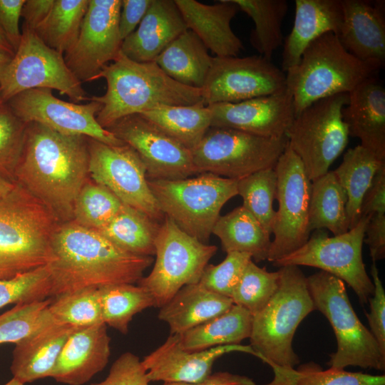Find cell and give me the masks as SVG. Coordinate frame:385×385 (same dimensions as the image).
Instances as JSON below:
<instances>
[{"label":"cell","mask_w":385,"mask_h":385,"mask_svg":"<svg viewBox=\"0 0 385 385\" xmlns=\"http://www.w3.org/2000/svg\"><path fill=\"white\" fill-rule=\"evenodd\" d=\"M88 163L87 137L29 123L15 182L61 222L69 221L76 198L88 180Z\"/></svg>","instance_id":"6da1fadb"},{"label":"cell","mask_w":385,"mask_h":385,"mask_svg":"<svg viewBox=\"0 0 385 385\" xmlns=\"http://www.w3.org/2000/svg\"><path fill=\"white\" fill-rule=\"evenodd\" d=\"M51 297L84 288L135 284L153 262L115 245L96 230L61 222L51 240Z\"/></svg>","instance_id":"7a4b0ae2"},{"label":"cell","mask_w":385,"mask_h":385,"mask_svg":"<svg viewBox=\"0 0 385 385\" xmlns=\"http://www.w3.org/2000/svg\"><path fill=\"white\" fill-rule=\"evenodd\" d=\"M98 78L106 80V91L91 99L101 104L96 120L106 129L125 116L156 108L204 103L200 88L174 81L155 61L136 62L121 51L94 80Z\"/></svg>","instance_id":"3957f363"},{"label":"cell","mask_w":385,"mask_h":385,"mask_svg":"<svg viewBox=\"0 0 385 385\" xmlns=\"http://www.w3.org/2000/svg\"><path fill=\"white\" fill-rule=\"evenodd\" d=\"M277 290L266 306L252 316L250 346L257 357L273 369L265 385H287L299 359L292 339L300 322L313 310L307 279L296 265L279 267Z\"/></svg>","instance_id":"277c9868"},{"label":"cell","mask_w":385,"mask_h":385,"mask_svg":"<svg viewBox=\"0 0 385 385\" xmlns=\"http://www.w3.org/2000/svg\"><path fill=\"white\" fill-rule=\"evenodd\" d=\"M61 222L16 183L0 199V279L51 263V240Z\"/></svg>","instance_id":"5b68a950"},{"label":"cell","mask_w":385,"mask_h":385,"mask_svg":"<svg viewBox=\"0 0 385 385\" xmlns=\"http://www.w3.org/2000/svg\"><path fill=\"white\" fill-rule=\"evenodd\" d=\"M381 68L348 52L335 34L322 35L309 44L298 64L285 73L295 115L320 99L350 93L366 79L377 76Z\"/></svg>","instance_id":"8992f818"},{"label":"cell","mask_w":385,"mask_h":385,"mask_svg":"<svg viewBox=\"0 0 385 385\" xmlns=\"http://www.w3.org/2000/svg\"><path fill=\"white\" fill-rule=\"evenodd\" d=\"M306 279L314 309L327 318L336 337L337 351L329 355V368L344 369L351 366L384 371L385 354L357 317L344 282L324 271Z\"/></svg>","instance_id":"52a82bcc"},{"label":"cell","mask_w":385,"mask_h":385,"mask_svg":"<svg viewBox=\"0 0 385 385\" xmlns=\"http://www.w3.org/2000/svg\"><path fill=\"white\" fill-rule=\"evenodd\" d=\"M197 175L148 180L163 215L190 236L207 243L221 209L237 195V180L208 173Z\"/></svg>","instance_id":"ba28073f"},{"label":"cell","mask_w":385,"mask_h":385,"mask_svg":"<svg viewBox=\"0 0 385 385\" xmlns=\"http://www.w3.org/2000/svg\"><path fill=\"white\" fill-rule=\"evenodd\" d=\"M287 143V136L265 138L229 128L210 127L191 155L197 174L208 173L238 180L274 168Z\"/></svg>","instance_id":"9c48e42d"},{"label":"cell","mask_w":385,"mask_h":385,"mask_svg":"<svg viewBox=\"0 0 385 385\" xmlns=\"http://www.w3.org/2000/svg\"><path fill=\"white\" fill-rule=\"evenodd\" d=\"M348 102L349 93L320 99L296 115L287 133L288 145L311 181L327 173L348 144L349 135L342 118Z\"/></svg>","instance_id":"30bf717a"},{"label":"cell","mask_w":385,"mask_h":385,"mask_svg":"<svg viewBox=\"0 0 385 385\" xmlns=\"http://www.w3.org/2000/svg\"><path fill=\"white\" fill-rule=\"evenodd\" d=\"M155 260L150 273L138 284L161 307L183 287L198 283L205 267L217 250L181 230L165 216L155 239Z\"/></svg>","instance_id":"8fae6325"},{"label":"cell","mask_w":385,"mask_h":385,"mask_svg":"<svg viewBox=\"0 0 385 385\" xmlns=\"http://www.w3.org/2000/svg\"><path fill=\"white\" fill-rule=\"evenodd\" d=\"M34 88L56 90L75 103L90 101L63 54L48 46L34 30L23 25L19 45L1 74L0 93L6 103Z\"/></svg>","instance_id":"7c38bea8"},{"label":"cell","mask_w":385,"mask_h":385,"mask_svg":"<svg viewBox=\"0 0 385 385\" xmlns=\"http://www.w3.org/2000/svg\"><path fill=\"white\" fill-rule=\"evenodd\" d=\"M369 217L361 216L346 232L329 237L324 230H314L307 242L297 250L273 262L277 267L309 266L319 268L345 282L367 304L374 287L362 258V246Z\"/></svg>","instance_id":"4fadbf2b"},{"label":"cell","mask_w":385,"mask_h":385,"mask_svg":"<svg viewBox=\"0 0 385 385\" xmlns=\"http://www.w3.org/2000/svg\"><path fill=\"white\" fill-rule=\"evenodd\" d=\"M278 208L267 260L274 262L304 245L310 236L309 211L312 181L299 158L287 145L274 166Z\"/></svg>","instance_id":"5bb4252c"},{"label":"cell","mask_w":385,"mask_h":385,"mask_svg":"<svg viewBox=\"0 0 385 385\" xmlns=\"http://www.w3.org/2000/svg\"><path fill=\"white\" fill-rule=\"evenodd\" d=\"M88 175L123 204L161 222L165 215L149 187L145 165L127 144L112 145L88 138Z\"/></svg>","instance_id":"9a60e30c"},{"label":"cell","mask_w":385,"mask_h":385,"mask_svg":"<svg viewBox=\"0 0 385 385\" xmlns=\"http://www.w3.org/2000/svg\"><path fill=\"white\" fill-rule=\"evenodd\" d=\"M201 90L207 106L237 103L286 91V75L260 55L215 56Z\"/></svg>","instance_id":"2e32d148"},{"label":"cell","mask_w":385,"mask_h":385,"mask_svg":"<svg viewBox=\"0 0 385 385\" xmlns=\"http://www.w3.org/2000/svg\"><path fill=\"white\" fill-rule=\"evenodd\" d=\"M6 103L25 123H37L59 133L83 135L106 144H125L108 130L100 125L96 115L101 104L91 100L85 104L62 101L48 88L21 92Z\"/></svg>","instance_id":"e0dca14e"},{"label":"cell","mask_w":385,"mask_h":385,"mask_svg":"<svg viewBox=\"0 0 385 385\" xmlns=\"http://www.w3.org/2000/svg\"><path fill=\"white\" fill-rule=\"evenodd\" d=\"M107 130L135 150L148 180H175L197 175L191 151L140 114L125 116Z\"/></svg>","instance_id":"ac0fdd59"},{"label":"cell","mask_w":385,"mask_h":385,"mask_svg":"<svg viewBox=\"0 0 385 385\" xmlns=\"http://www.w3.org/2000/svg\"><path fill=\"white\" fill-rule=\"evenodd\" d=\"M121 0H89L77 41L64 59L76 77L94 81L102 68L121 51L119 34Z\"/></svg>","instance_id":"d6986e66"},{"label":"cell","mask_w":385,"mask_h":385,"mask_svg":"<svg viewBox=\"0 0 385 385\" xmlns=\"http://www.w3.org/2000/svg\"><path fill=\"white\" fill-rule=\"evenodd\" d=\"M207 106L211 113L210 127L229 128L265 138L287 136L295 116L293 98L287 90Z\"/></svg>","instance_id":"ffe728a7"},{"label":"cell","mask_w":385,"mask_h":385,"mask_svg":"<svg viewBox=\"0 0 385 385\" xmlns=\"http://www.w3.org/2000/svg\"><path fill=\"white\" fill-rule=\"evenodd\" d=\"M232 351L257 356L250 345L230 344L202 351L183 349L178 334H170L165 342L142 360L150 381L197 383L211 374L220 356Z\"/></svg>","instance_id":"44dd1931"},{"label":"cell","mask_w":385,"mask_h":385,"mask_svg":"<svg viewBox=\"0 0 385 385\" xmlns=\"http://www.w3.org/2000/svg\"><path fill=\"white\" fill-rule=\"evenodd\" d=\"M342 20L337 35L344 48L357 58L385 63V1L341 0Z\"/></svg>","instance_id":"7402d4cb"},{"label":"cell","mask_w":385,"mask_h":385,"mask_svg":"<svg viewBox=\"0 0 385 385\" xmlns=\"http://www.w3.org/2000/svg\"><path fill=\"white\" fill-rule=\"evenodd\" d=\"M110 342L104 323L77 327L65 343L51 377L68 385L88 382L107 365Z\"/></svg>","instance_id":"603a6c76"},{"label":"cell","mask_w":385,"mask_h":385,"mask_svg":"<svg viewBox=\"0 0 385 385\" xmlns=\"http://www.w3.org/2000/svg\"><path fill=\"white\" fill-rule=\"evenodd\" d=\"M349 135L385 160V88L378 76L370 77L349 93L342 110Z\"/></svg>","instance_id":"cb8c5ba5"},{"label":"cell","mask_w":385,"mask_h":385,"mask_svg":"<svg viewBox=\"0 0 385 385\" xmlns=\"http://www.w3.org/2000/svg\"><path fill=\"white\" fill-rule=\"evenodd\" d=\"M187 29L192 31L216 57H236L243 49L231 28L240 11L233 0L205 4L195 0H175Z\"/></svg>","instance_id":"d4e9b609"},{"label":"cell","mask_w":385,"mask_h":385,"mask_svg":"<svg viewBox=\"0 0 385 385\" xmlns=\"http://www.w3.org/2000/svg\"><path fill=\"white\" fill-rule=\"evenodd\" d=\"M186 30L175 0H153L136 29L123 41L121 52L136 62L155 61Z\"/></svg>","instance_id":"484cf974"},{"label":"cell","mask_w":385,"mask_h":385,"mask_svg":"<svg viewBox=\"0 0 385 385\" xmlns=\"http://www.w3.org/2000/svg\"><path fill=\"white\" fill-rule=\"evenodd\" d=\"M292 29L284 38L282 68L297 66L305 48L322 35H338L342 20L341 0H295Z\"/></svg>","instance_id":"4316f807"},{"label":"cell","mask_w":385,"mask_h":385,"mask_svg":"<svg viewBox=\"0 0 385 385\" xmlns=\"http://www.w3.org/2000/svg\"><path fill=\"white\" fill-rule=\"evenodd\" d=\"M77 328L54 322L15 344L11 371L23 384L51 377L70 334Z\"/></svg>","instance_id":"83f0119b"},{"label":"cell","mask_w":385,"mask_h":385,"mask_svg":"<svg viewBox=\"0 0 385 385\" xmlns=\"http://www.w3.org/2000/svg\"><path fill=\"white\" fill-rule=\"evenodd\" d=\"M232 300L202 287L200 283L183 287L160 307L158 319L168 324L171 334L185 332L222 314Z\"/></svg>","instance_id":"f1b7e54d"},{"label":"cell","mask_w":385,"mask_h":385,"mask_svg":"<svg viewBox=\"0 0 385 385\" xmlns=\"http://www.w3.org/2000/svg\"><path fill=\"white\" fill-rule=\"evenodd\" d=\"M212 59L201 40L187 29L163 51L155 62L174 81L201 89Z\"/></svg>","instance_id":"f546056e"},{"label":"cell","mask_w":385,"mask_h":385,"mask_svg":"<svg viewBox=\"0 0 385 385\" xmlns=\"http://www.w3.org/2000/svg\"><path fill=\"white\" fill-rule=\"evenodd\" d=\"M252 315L245 308L233 304L228 310L179 336L180 346L195 351L217 346L240 344L250 338Z\"/></svg>","instance_id":"4dcf8cb0"},{"label":"cell","mask_w":385,"mask_h":385,"mask_svg":"<svg viewBox=\"0 0 385 385\" xmlns=\"http://www.w3.org/2000/svg\"><path fill=\"white\" fill-rule=\"evenodd\" d=\"M212 234L220 240L226 252H245L257 262L267 260L271 245L270 235L242 205L217 220Z\"/></svg>","instance_id":"1f68e13d"},{"label":"cell","mask_w":385,"mask_h":385,"mask_svg":"<svg viewBox=\"0 0 385 385\" xmlns=\"http://www.w3.org/2000/svg\"><path fill=\"white\" fill-rule=\"evenodd\" d=\"M384 163L385 160L358 145L344 153L342 163L333 170L346 195L349 229L359 222L364 197L376 172Z\"/></svg>","instance_id":"d6a6232c"},{"label":"cell","mask_w":385,"mask_h":385,"mask_svg":"<svg viewBox=\"0 0 385 385\" xmlns=\"http://www.w3.org/2000/svg\"><path fill=\"white\" fill-rule=\"evenodd\" d=\"M140 115L190 151L211 126L210 110L204 103L162 106Z\"/></svg>","instance_id":"836d02e7"},{"label":"cell","mask_w":385,"mask_h":385,"mask_svg":"<svg viewBox=\"0 0 385 385\" xmlns=\"http://www.w3.org/2000/svg\"><path fill=\"white\" fill-rule=\"evenodd\" d=\"M346 195L333 170L312 181L309 230L327 229L334 235L346 232Z\"/></svg>","instance_id":"e575fe53"},{"label":"cell","mask_w":385,"mask_h":385,"mask_svg":"<svg viewBox=\"0 0 385 385\" xmlns=\"http://www.w3.org/2000/svg\"><path fill=\"white\" fill-rule=\"evenodd\" d=\"M161 222L123 204L119 212L105 227L96 230L128 252L151 256L155 253V239Z\"/></svg>","instance_id":"d590c367"},{"label":"cell","mask_w":385,"mask_h":385,"mask_svg":"<svg viewBox=\"0 0 385 385\" xmlns=\"http://www.w3.org/2000/svg\"><path fill=\"white\" fill-rule=\"evenodd\" d=\"M240 11L250 16L255 28L250 43L259 55L271 61L274 52L283 45L282 22L287 15L286 0H233Z\"/></svg>","instance_id":"8d00e7d4"},{"label":"cell","mask_w":385,"mask_h":385,"mask_svg":"<svg viewBox=\"0 0 385 385\" xmlns=\"http://www.w3.org/2000/svg\"><path fill=\"white\" fill-rule=\"evenodd\" d=\"M88 4L89 0H55L35 32L48 46L66 53L77 41Z\"/></svg>","instance_id":"74e56055"},{"label":"cell","mask_w":385,"mask_h":385,"mask_svg":"<svg viewBox=\"0 0 385 385\" xmlns=\"http://www.w3.org/2000/svg\"><path fill=\"white\" fill-rule=\"evenodd\" d=\"M104 324L123 334L134 315L155 307L151 294L143 287L120 284L98 288Z\"/></svg>","instance_id":"f35d334b"},{"label":"cell","mask_w":385,"mask_h":385,"mask_svg":"<svg viewBox=\"0 0 385 385\" xmlns=\"http://www.w3.org/2000/svg\"><path fill=\"white\" fill-rule=\"evenodd\" d=\"M123 205L109 189L87 180L74 202L71 220L87 229L98 230L115 217Z\"/></svg>","instance_id":"ab89813d"},{"label":"cell","mask_w":385,"mask_h":385,"mask_svg":"<svg viewBox=\"0 0 385 385\" xmlns=\"http://www.w3.org/2000/svg\"><path fill=\"white\" fill-rule=\"evenodd\" d=\"M277 193V173L274 168H267L237 180V195L242 206L272 234L275 210L273 202Z\"/></svg>","instance_id":"60d3db41"},{"label":"cell","mask_w":385,"mask_h":385,"mask_svg":"<svg viewBox=\"0 0 385 385\" xmlns=\"http://www.w3.org/2000/svg\"><path fill=\"white\" fill-rule=\"evenodd\" d=\"M53 297L48 311L56 323L77 327L103 323L97 288H84Z\"/></svg>","instance_id":"b9f144b4"},{"label":"cell","mask_w":385,"mask_h":385,"mask_svg":"<svg viewBox=\"0 0 385 385\" xmlns=\"http://www.w3.org/2000/svg\"><path fill=\"white\" fill-rule=\"evenodd\" d=\"M52 299L16 304L0 315V344L17 343L54 322L48 311Z\"/></svg>","instance_id":"7bdbcfd3"},{"label":"cell","mask_w":385,"mask_h":385,"mask_svg":"<svg viewBox=\"0 0 385 385\" xmlns=\"http://www.w3.org/2000/svg\"><path fill=\"white\" fill-rule=\"evenodd\" d=\"M279 277L278 270L268 272L250 260L232 292L233 304L246 309L252 316L256 314L277 290Z\"/></svg>","instance_id":"ee69618b"},{"label":"cell","mask_w":385,"mask_h":385,"mask_svg":"<svg viewBox=\"0 0 385 385\" xmlns=\"http://www.w3.org/2000/svg\"><path fill=\"white\" fill-rule=\"evenodd\" d=\"M52 281L48 265L0 279V309L10 304H27L51 297Z\"/></svg>","instance_id":"f6af8a7d"},{"label":"cell","mask_w":385,"mask_h":385,"mask_svg":"<svg viewBox=\"0 0 385 385\" xmlns=\"http://www.w3.org/2000/svg\"><path fill=\"white\" fill-rule=\"evenodd\" d=\"M26 126L6 103L0 106V174L14 182Z\"/></svg>","instance_id":"bcb514c9"},{"label":"cell","mask_w":385,"mask_h":385,"mask_svg":"<svg viewBox=\"0 0 385 385\" xmlns=\"http://www.w3.org/2000/svg\"><path fill=\"white\" fill-rule=\"evenodd\" d=\"M289 385H385V376L332 368L324 370L312 362L295 369Z\"/></svg>","instance_id":"7dc6e473"},{"label":"cell","mask_w":385,"mask_h":385,"mask_svg":"<svg viewBox=\"0 0 385 385\" xmlns=\"http://www.w3.org/2000/svg\"><path fill=\"white\" fill-rule=\"evenodd\" d=\"M252 260L251 255L245 252H228L220 264L205 267L198 283L210 291L231 299L235 286Z\"/></svg>","instance_id":"c3c4849f"},{"label":"cell","mask_w":385,"mask_h":385,"mask_svg":"<svg viewBox=\"0 0 385 385\" xmlns=\"http://www.w3.org/2000/svg\"><path fill=\"white\" fill-rule=\"evenodd\" d=\"M150 382L142 361L128 351L113 362L103 381L90 385H149Z\"/></svg>","instance_id":"681fc988"},{"label":"cell","mask_w":385,"mask_h":385,"mask_svg":"<svg viewBox=\"0 0 385 385\" xmlns=\"http://www.w3.org/2000/svg\"><path fill=\"white\" fill-rule=\"evenodd\" d=\"M371 275L374 290L369 299L370 312L366 316L370 327L369 331L385 354V292L375 263L371 266Z\"/></svg>","instance_id":"f907efd6"},{"label":"cell","mask_w":385,"mask_h":385,"mask_svg":"<svg viewBox=\"0 0 385 385\" xmlns=\"http://www.w3.org/2000/svg\"><path fill=\"white\" fill-rule=\"evenodd\" d=\"M26 0H0V28L14 51L21 37L19 20Z\"/></svg>","instance_id":"816d5d0a"},{"label":"cell","mask_w":385,"mask_h":385,"mask_svg":"<svg viewBox=\"0 0 385 385\" xmlns=\"http://www.w3.org/2000/svg\"><path fill=\"white\" fill-rule=\"evenodd\" d=\"M153 0H121L119 34L122 41L138 27Z\"/></svg>","instance_id":"f5cc1de1"},{"label":"cell","mask_w":385,"mask_h":385,"mask_svg":"<svg viewBox=\"0 0 385 385\" xmlns=\"http://www.w3.org/2000/svg\"><path fill=\"white\" fill-rule=\"evenodd\" d=\"M368 217L364 242L369 246L370 257L375 263L385 257V212Z\"/></svg>","instance_id":"db71d44e"},{"label":"cell","mask_w":385,"mask_h":385,"mask_svg":"<svg viewBox=\"0 0 385 385\" xmlns=\"http://www.w3.org/2000/svg\"><path fill=\"white\" fill-rule=\"evenodd\" d=\"M385 212V163L376 172L361 207V216Z\"/></svg>","instance_id":"11a10c76"},{"label":"cell","mask_w":385,"mask_h":385,"mask_svg":"<svg viewBox=\"0 0 385 385\" xmlns=\"http://www.w3.org/2000/svg\"><path fill=\"white\" fill-rule=\"evenodd\" d=\"M55 0H26L21 11L24 25L36 30L46 19Z\"/></svg>","instance_id":"9f6ffc18"},{"label":"cell","mask_w":385,"mask_h":385,"mask_svg":"<svg viewBox=\"0 0 385 385\" xmlns=\"http://www.w3.org/2000/svg\"><path fill=\"white\" fill-rule=\"evenodd\" d=\"M163 385H257L246 376L220 371L211 374L206 379L197 383H164Z\"/></svg>","instance_id":"6f0895ef"},{"label":"cell","mask_w":385,"mask_h":385,"mask_svg":"<svg viewBox=\"0 0 385 385\" xmlns=\"http://www.w3.org/2000/svg\"><path fill=\"white\" fill-rule=\"evenodd\" d=\"M16 185L14 182L0 174V199L10 193Z\"/></svg>","instance_id":"680465c9"},{"label":"cell","mask_w":385,"mask_h":385,"mask_svg":"<svg viewBox=\"0 0 385 385\" xmlns=\"http://www.w3.org/2000/svg\"><path fill=\"white\" fill-rule=\"evenodd\" d=\"M0 52L13 57L15 51L0 28Z\"/></svg>","instance_id":"91938a15"},{"label":"cell","mask_w":385,"mask_h":385,"mask_svg":"<svg viewBox=\"0 0 385 385\" xmlns=\"http://www.w3.org/2000/svg\"><path fill=\"white\" fill-rule=\"evenodd\" d=\"M12 56L0 52V76L5 66L11 61Z\"/></svg>","instance_id":"94428289"},{"label":"cell","mask_w":385,"mask_h":385,"mask_svg":"<svg viewBox=\"0 0 385 385\" xmlns=\"http://www.w3.org/2000/svg\"><path fill=\"white\" fill-rule=\"evenodd\" d=\"M4 385H24V384L21 383V381L13 377Z\"/></svg>","instance_id":"6125c7cd"},{"label":"cell","mask_w":385,"mask_h":385,"mask_svg":"<svg viewBox=\"0 0 385 385\" xmlns=\"http://www.w3.org/2000/svg\"><path fill=\"white\" fill-rule=\"evenodd\" d=\"M5 103H4L2 98H1V93H0V106H1L2 104H4Z\"/></svg>","instance_id":"be15d7a7"}]
</instances>
